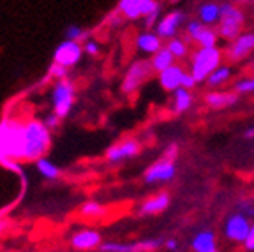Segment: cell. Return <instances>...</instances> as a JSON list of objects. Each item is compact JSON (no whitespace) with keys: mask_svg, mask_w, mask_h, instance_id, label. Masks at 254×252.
Masks as SVG:
<instances>
[{"mask_svg":"<svg viewBox=\"0 0 254 252\" xmlns=\"http://www.w3.org/2000/svg\"><path fill=\"white\" fill-rule=\"evenodd\" d=\"M136 48L143 53H150V55H155V53L163 48L161 44V37L157 34H152V32H143L136 37Z\"/></svg>","mask_w":254,"mask_h":252,"instance_id":"e0dca14e","label":"cell"},{"mask_svg":"<svg viewBox=\"0 0 254 252\" xmlns=\"http://www.w3.org/2000/svg\"><path fill=\"white\" fill-rule=\"evenodd\" d=\"M67 72H69V69H65V67L53 62L52 67H50V71H48V76H50V78H55V81H59V79L67 78Z\"/></svg>","mask_w":254,"mask_h":252,"instance_id":"f546056e","label":"cell"},{"mask_svg":"<svg viewBox=\"0 0 254 252\" xmlns=\"http://www.w3.org/2000/svg\"><path fill=\"white\" fill-rule=\"evenodd\" d=\"M217 37H219V34L214 30L212 27H206V25H203L201 27V30L196 34V37H194V41L199 44L201 48H214L215 46V43H217Z\"/></svg>","mask_w":254,"mask_h":252,"instance_id":"7402d4cb","label":"cell"},{"mask_svg":"<svg viewBox=\"0 0 254 252\" xmlns=\"http://www.w3.org/2000/svg\"><path fill=\"white\" fill-rule=\"evenodd\" d=\"M253 2H254V0H253Z\"/></svg>","mask_w":254,"mask_h":252,"instance_id":"60d3db41","label":"cell"},{"mask_svg":"<svg viewBox=\"0 0 254 252\" xmlns=\"http://www.w3.org/2000/svg\"><path fill=\"white\" fill-rule=\"evenodd\" d=\"M244 23V12L233 4H224L221 5V20H219L217 34L224 41H235L240 34H242Z\"/></svg>","mask_w":254,"mask_h":252,"instance_id":"3957f363","label":"cell"},{"mask_svg":"<svg viewBox=\"0 0 254 252\" xmlns=\"http://www.w3.org/2000/svg\"><path fill=\"white\" fill-rule=\"evenodd\" d=\"M120 14H124L129 20H138L139 18V0H120L119 4Z\"/></svg>","mask_w":254,"mask_h":252,"instance_id":"484cf974","label":"cell"},{"mask_svg":"<svg viewBox=\"0 0 254 252\" xmlns=\"http://www.w3.org/2000/svg\"><path fill=\"white\" fill-rule=\"evenodd\" d=\"M52 146V130L41 120L4 119L0 122V162L12 170L16 162L39 161Z\"/></svg>","mask_w":254,"mask_h":252,"instance_id":"6da1fadb","label":"cell"},{"mask_svg":"<svg viewBox=\"0 0 254 252\" xmlns=\"http://www.w3.org/2000/svg\"><path fill=\"white\" fill-rule=\"evenodd\" d=\"M184 74H186V71H184L180 65H171L170 69H166V71L159 72V83H161V87L164 88V90L168 92H177L180 87H182V78Z\"/></svg>","mask_w":254,"mask_h":252,"instance_id":"2e32d148","label":"cell"},{"mask_svg":"<svg viewBox=\"0 0 254 252\" xmlns=\"http://www.w3.org/2000/svg\"><path fill=\"white\" fill-rule=\"evenodd\" d=\"M244 136H246L247 139H254V126L251 127V129H247V130H246V134H244Z\"/></svg>","mask_w":254,"mask_h":252,"instance_id":"ab89813d","label":"cell"},{"mask_svg":"<svg viewBox=\"0 0 254 252\" xmlns=\"http://www.w3.org/2000/svg\"><path fill=\"white\" fill-rule=\"evenodd\" d=\"M222 60V52L217 46L214 48H199L198 52L192 57L190 62V74L194 76V79L198 83H205L208 79V76L221 67Z\"/></svg>","mask_w":254,"mask_h":252,"instance_id":"7a4b0ae2","label":"cell"},{"mask_svg":"<svg viewBox=\"0 0 254 252\" xmlns=\"http://www.w3.org/2000/svg\"><path fill=\"white\" fill-rule=\"evenodd\" d=\"M164 247L168 249V251H177L179 249V242L177 240H173V238H168V240H164Z\"/></svg>","mask_w":254,"mask_h":252,"instance_id":"74e56055","label":"cell"},{"mask_svg":"<svg viewBox=\"0 0 254 252\" xmlns=\"http://www.w3.org/2000/svg\"><path fill=\"white\" fill-rule=\"evenodd\" d=\"M177 175V168H175V162L173 161H168V159H159L157 162L148 168L143 175L145 182L147 184H161V182H170L175 178Z\"/></svg>","mask_w":254,"mask_h":252,"instance_id":"8fae6325","label":"cell"},{"mask_svg":"<svg viewBox=\"0 0 254 252\" xmlns=\"http://www.w3.org/2000/svg\"><path fill=\"white\" fill-rule=\"evenodd\" d=\"M254 52V32L240 34L235 41H231L226 50L228 62H240Z\"/></svg>","mask_w":254,"mask_h":252,"instance_id":"30bf717a","label":"cell"},{"mask_svg":"<svg viewBox=\"0 0 254 252\" xmlns=\"http://www.w3.org/2000/svg\"><path fill=\"white\" fill-rule=\"evenodd\" d=\"M230 78H231V69L228 65H221V67H217L210 76H208V79H206L205 83L210 88H215V87L224 85Z\"/></svg>","mask_w":254,"mask_h":252,"instance_id":"cb8c5ba5","label":"cell"},{"mask_svg":"<svg viewBox=\"0 0 254 252\" xmlns=\"http://www.w3.org/2000/svg\"><path fill=\"white\" fill-rule=\"evenodd\" d=\"M196 79H194V76L190 74V72H186L184 74V78H182V87L180 88H186V90H190V88H194L196 87Z\"/></svg>","mask_w":254,"mask_h":252,"instance_id":"e575fe53","label":"cell"},{"mask_svg":"<svg viewBox=\"0 0 254 252\" xmlns=\"http://www.w3.org/2000/svg\"><path fill=\"white\" fill-rule=\"evenodd\" d=\"M164 245L163 238H145L131 244H120V242H106L99 247L101 252H155Z\"/></svg>","mask_w":254,"mask_h":252,"instance_id":"8992f818","label":"cell"},{"mask_svg":"<svg viewBox=\"0 0 254 252\" xmlns=\"http://www.w3.org/2000/svg\"><path fill=\"white\" fill-rule=\"evenodd\" d=\"M192 251L194 252H219L215 235L212 231H199L192 238Z\"/></svg>","mask_w":254,"mask_h":252,"instance_id":"ac0fdd59","label":"cell"},{"mask_svg":"<svg viewBox=\"0 0 254 252\" xmlns=\"http://www.w3.org/2000/svg\"><path fill=\"white\" fill-rule=\"evenodd\" d=\"M7 226H9V222L5 221V219H2V217H0V235H2V233L7 229Z\"/></svg>","mask_w":254,"mask_h":252,"instance_id":"f35d334b","label":"cell"},{"mask_svg":"<svg viewBox=\"0 0 254 252\" xmlns=\"http://www.w3.org/2000/svg\"><path fill=\"white\" fill-rule=\"evenodd\" d=\"M171 197L168 192H159L155 196L148 197L141 203L138 213L139 215H157V213H163L164 210L170 206Z\"/></svg>","mask_w":254,"mask_h":252,"instance_id":"5bb4252c","label":"cell"},{"mask_svg":"<svg viewBox=\"0 0 254 252\" xmlns=\"http://www.w3.org/2000/svg\"><path fill=\"white\" fill-rule=\"evenodd\" d=\"M139 150H141V145H139L138 139L127 138L124 141L111 145L106 150V161L111 162V164H117V162H122L126 159L136 157L139 154Z\"/></svg>","mask_w":254,"mask_h":252,"instance_id":"9c48e42d","label":"cell"},{"mask_svg":"<svg viewBox=\"0 0 254 252\" xmlns=\"http://www.w3.org/2000/svg\"><path fill=\"white\" fill-rule=\"evenodd\" d=\"M74 85L71 79H59L52 90V106L53 113L60 119H67L74 106Z\"/></svg>","mask_w":254,"mask_h":252,"instance_id":"277c9868","label":"cell"},{"mask_svg":"<svg viewBox=\"0 0 254 252\" xmlns=\"http://www.w3.org/2000/svg\"><path fill=\"white\" fill-rule=\"evenodd\" d=\"M198 18L206 27L219 23V20H221V5H217L215 2H206V4H203L201 7H199Z\"/></svg>","mask_w":254,"mask_h":252,"instance_id":"d6986e66","label":"cell"},{"mask_svg":"<svg viewBox=\"0 0 254 252\" xmlns=\"http://www.w3.org/2000/svg\"><path fill=\"white\" fill-rule=\"evenodd\" d=\"M150 63L155 72H163V71H166V69H170L171 65H175V57H173V53L168 50V46H163L154 57H152Z\"/></svg>","mask_w":254,"mask_h":252,"instance_id":"ffe728a7","label":"cell"},{"mask_svg":"<svg viewBox=\"0 0 254 252\" xmlns=\"http://www.w3.org/2000/svg\"><path fill=\"white\" fill-rule=\"evenodd\" d=\"M201 27H203V23L201 21H189V25H187V36L190 37V39L194 41V37H196V34H198L199 30H201Z\"/></svg>","mask_w":254,"mask_h":252,"instance_id":"836d02e7","label":"cell"},{"mask_svg":"<svg viewBox=\"0 0 254 252\" xmlns=\"http://www.w3.org/2000/svg\"><path fill=\"white\" fill-rule=\"evenodd\" d=\"M83 52L87 53L88 57H97V55H99V52H101V48H99V44L95 43V41L88 39L87 43L83 44Z\"/></svg>","mask_w":254,"mask_h":252,"instance_id":"1f68e13d","label":"cell"},{"mask_svg":"<svg viewBox=\"0 0 254 252\" xmlns=\"http://www.w3.org/2000/svg\"><path fill=\"white\" fill-rule=\"evenodd\" d=\"M251 222L249 217L244 215L242 212H237L233 215H230L226 219V224H224V237L228 238L233 244H242L246 242L247 235L251 231Z\"/></svg>","mask_w":254,"mask_h":252,"instance_id":"52a82bcc","label":"cell"},{"mask_svg":"<svg viewBox=\"0 0 254 252\" xmlns=\"http://www.w3.org/2000/svg\"><path fill=\"white\" fill-rule=\"evenodd\" d=\"M79 213L87 217V219H101V217L108 213V208L104 205H101V203H97V201H87L85 205H81Z\"/></svg>","mask_w":254,"mask_h":252,"instance_id":"603a6c76","label":"cell"},{"mask_svg":"<svg viewBox=\"0 0 254 252\" xmlns=\"http://www.w3.org/2000/svg\"><path fill=\"white\" fill-rule=\"evenodd\" d=\"M81 55H83L81 44L76 41H64L57 46L55 53H53V62L65 69H71L81 60Z\"/></svg>","mask_w":254,"mask_h":252,"instance_id":"ba28073f","label":"cell"},{"mask_svg":"<svg viewBox=\"0 0 254 252\" xmlns=\"http://www.w3.org/2000/svg\"><path fill=\"white\" fill-rule=\"evenodd\" d=\"M238 101V94L237 92H230V90H214L208 92L205 95V103L206 106H210L212 110H224V108L233 106Z\"/></svg>","mask_w":254,"mask_h":252,"instance_id":"9a60e30c","label":"cell"},{"mask_svg":"<svg viewBox=\"0 0 254 252\" xmlns=\"http://www.w3.org/2000/svg\"><path fill=\"white\" fill-rule=\"evenodd\" d=\"M235 92H237V94H253L254 92V76L253 78L238 79V81L235 83Z\"/></svg>","mask_w":254,"mask_h":252,"instance_id":"f1b7e54d","label":"cell"},{"mask_svg":"<svg viewBox=\"0 0 254 252\" xmlns=\"http://www.w3.org/2000/svg\"><path fill=\"white\" fill-rule=\"evenodd\" d=\"M64 36H65V41H76V43H79V41L87 39V32L81 27H78V25H71V27L65 28Z\"/></svg>","mask_w":254,"mask_h":252,"instance_id":"83f0119b","label":"cell"},{"mask_svg":"<svg viewBox=\"0 0 254 252\" xmlns=\"http://www.w3.org/2000/svg\"><path fill=\"white\" fill-rule=\"evenodd\" d=\"M240 212L244 213V215H254V199L253 201H242L240 203Z\"/></svg>","mask_w":254,"mask_h":252,"instance_id":"d590c367","label":"cell"},{"mask_svg":"<svg viewBox=\"0 0 254 252\" xmlns=\"http://www.w3.org/2000/svg\"><path fill=\"white\" fill-rule=\"evenodd\" d=\"M182 21H184V12H180V11L170 12V14H166L163 20L157 23L155 34H157L161 39H173V36L177 34V30H179Z\"/></svg>","mask_w":254,"mask_h":252,"instance_id":"4fadbf2b","label":"cell"},{"mask_svg":"<svg viewBox=\"0 0 254 252\" xmlns=\"http://www.w3.org/2000/svg\"><path fill=\"white\" fill-rule=\"evenodd\" d=\"M177 155H179V145H177V143H171V145H168L166 150H164L163 159H168V161H173L175 162Z\"/></svg>","mask_w":254,"mask_h":252,"instance_id":"d6a6232c","label":"cell"},{"mask_svg":"<svg viewBox=\"0 0 254 252\" xmlns=\"http://www.w3.org/2000/svg\"><path fill=\"white\" fill-rule=\"evenodd\" d=\"M168 50L173 53L175 59H184V57L187 55V44H186V41L177 39V37H173V39L168 43Z\"/></svg>","mask_w":254,"mask_h":252,"instance_id":"4316f807","label":"cell"},{"mask_svg":"<svg viewBox=\"0 0 254 252\" xmlns=\"http://www.w3.org/2000/svg\"><path fill=\"white\" fill-rule=\"evenodd\" d=\"M60 120H62V119H60V117H57V115L52 111V113L46 115V117L43 119V124H44V126H46L50 130H55L57 127L60 126Z\"/></svg>","mask_w":254,"mask_h":252,"instance_id":"4dcf8cb0","label":"cell"},{"mask_svg":"<svg viewBox=\"0 0 254 252\" xmlns=\"http://www.w3.org/2000/svg\"><path fill=\"white\" fill-rule=\"evenodd\" d=\"M71 247L76 251L87 252V251H95L103 245V237L99 231L95 229H81V231L74 233L71 237Z\"/></svg>","mask_w":254,"mask_h":252,"instance_id":"7c38bea8","label":"cell"},{"mask_svg":"<svg viewBox=\"0 0 254 252\" xmlns=\"http://www.w3.org/2000/svg\"><path fill=\"white\" fill-rule=\"evenodd\" d=\"M36 168L46 180H57V178H60V168L55 162L50 161V159L41 157L39 161H36Z\"/></svg>","mask_w":254,"mask_h":252,"instance_id":"44dd1931","label":"cell"},{"mask_svg":"<svg viewBox=\"0 0 254 252\" xmlns=\"http://www.w3.org/2000/svg\"><path fill=\"white\" fill-rule=\"evenodd\" d=\"M244 249L249 252H254V224L251 226V231L249 235H247L246 242H244Z\"/></svg>","mask_w":254,"mask_h":252,"instance_id":"8d00e7d4","label":"cell"},{"mask_svg":"<svg viewBox=\"0 0 254 252\" xmlns=\"http://www.w3.org/2000/svg\"><path fill=\"white\" fill-rule=\"evenodd\" d=\"M154 67H152L150 60H136L129 69H127L126 76L122 79V92L126 94H132L134 90H138L143 83L147 81L152 76Z\"/></svg>","mask_w":254,"mask_h":252,"instance_id":"5b68a950","label":"cell"},{"mask_svg":"<svg viewBox=\"0 0 254 252\" xmlns=\"http://www.w3.org/2000/svg\"><path fill=\"white\" fill-rule=\"evenodd\" d=\"M192 106V95L186 88H179L175 92V113H184Z\"/></svg>","mask_w":254,"mask_h":252,"instance_id":"d4e9b609","label":"cell"}]
</instances>
